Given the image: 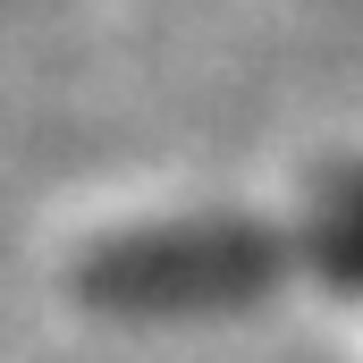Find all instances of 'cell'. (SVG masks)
Wrapping results in <instances>:
<instances>
[{
	"mask_svg": "<svg viewBox=\"0 0 363 363\" xmlns=\"http://www.w3.org/2000/svg\"><path fill=\"white\" fill-rule=\"evenodd\" d=\"M321 245H330L321 262H330L338 279H363V186L347 194V203H338V220L321 228Z\"/></svg>",
	"mask_w": 363,
	"mask_h": 363,
	"instance_id": "6da1fadb",
	"label": "cell"
}]
</instances>
